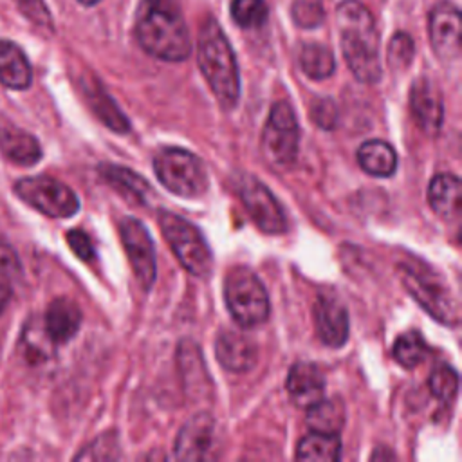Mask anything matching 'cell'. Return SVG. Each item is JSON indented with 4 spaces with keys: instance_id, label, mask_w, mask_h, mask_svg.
Masks as SVG:
<instances>
[{
    "instance_id": "cell-40",
    "label": "cell",
    "mask_w": 462,
    "mask_h": 462,
    "mask_svg": "<svg viewBox=\"0 0 462 462\" xmlns=\"http://www.w3.org/2000/svg\"><path fill=\"white\" fill-rule=\"evenodd\" d=\"M11 300V287L5 283H0V314L5 310Z\"/></svg>"
},
{
    "instance_id": "cell-30",
    "label": "cell",
    "mask_w": 462,
    "mask_h": 462,
    "mask_svg": "<svg viewBox=\"0 0 462 462\" xmlns=\"http://www.w3.org/2000/svg\"><path fill=\"white\" fill-rule=\"evenodd\" d=\"M426 354H428V345H426L424 337L420 336V332H417V330L401 334L393 341V346H392L393 359L404 368L417 366L424 359Z\"/></svg>"
},
{
    "instance_id": "cell-17",
    "label": "cell",
    "mask_w": 462,
    "mask_h": 462,
    "mask_svg": "<svg viewBox=\"0 0 462 462\" xmlns=\"http://www.w3.org/2000/svg\"><path fill=\"white\" fill-rule=\"evenodd\" d=\"M285 386L292 404L305 410L321 401L325 393V379L319 368L305 361L291 366Z\"/></svg>"
},
{
    "instance_id": "cell-3",
    "label": "cell",
    "mask_w": 462,
    "mask_h": 462,
    "mask_svg": "<svg viewBox=\"0 0 462 462\" xmlns=\"http://www.w3.org/2000/svg\"><path fill=\"white\" fill-rule=\"evenodd\" d=\"M199 67L222 108H235L240 97V74L235 52L222 27L209 18L199 32Z\"/></svg>"
},
{
    "instance_id": "cell-36",
    "label": "cell",
    "mask_w": 462,
    "mask_h": 462,
    "mask_svg": "<svg viewBox=\"0 0 462 462\" xmlns=\"http://www.w3.org/2000/svg\"><path fill=\"white\" fill-rule=\"evenodd\" d=\"M13 2L20 9V13H23V16L31 20L34 25L52 31V14L47 9V4L43 0H13Z\"/></svg>"
},
{
    "instance_id": "cell-34",
    "label": "cell",
    "mask_w": 462,
    "mask_h": 462,
    "mask_svg": "<svg viewBox=\"0 0 462 462\" xmlns=\"http://www.w3.org/2000/svg\"><path fill=\"white\" fill-rule=\"evenodd\" d=\"M22 274V263L14 247L0 236V283L11 285Z\"/></svg>"
},
{
    "instance_id": "cell-28",
    "label": "cell",
    "mask_w": 462,
    "mask_h": 462,
    "mask_svg": "<svg viewBox=\"0 0 462 462\" xmlns=\"http://www.w3.org/2000/svg\"><path fill=\"white\" fill-rule=\"evenodd\" d=\"M177 359H179V366H180L186 388L189 392L200 393L204 390V383H208V372L197 345L193 341H182L179 345Z\"/></svg>"
},
{
    "instance_id": "cell-8",
    "label": "cell",
    "mask_w": 462,
    "mask_h": 462,
    "mask_svg": "<svg viewBox=\"0 0 462 462\" xmlns=\"http://www.w3.org/2000/svg\"><path fill=\"white\" fill-rule=\"evenodd\" d=\"M300 126L296 114L287 101L273 105L262 132V150L276 168H289L298 155Z\"/></svg>"
},
{
    "instance_id": "cell-33",
    "label": "cell",
    "mask_w": 462,
    "mask_h": 462,
    "mask_svg": "<svg viewBox=\"0 0 462 462\" xmlns=\"http://www.w3.org/2000/svg\"><path fill=\"white\" fill-rule=\"evenodd\" d=\"M415 54L413 40L408 32H395L388 43V63L395 70L406 69Z\"/></svg>"
},
{
    "instance_id": "cell-15",
    "label": "cell",
    "mask_w": 462,
    "mask_h": 462,
    "mask_svg": "<svg viewBox=\"0 0 462 462\" xmlns=\"http://www.w3.org/2000/svg\"><path fill=\"white\" fill-rule=\"evenodd\" d=\"M410 110L422 132L435 135L444 119V103L440 90L428 78L413 81L410 90Z\"/></svg>"
},
{
    "instance_id": "cell-19",
    "label": "cell",
    "mask_w": 462,
    "mask_h": 462,
    "mask_svg": "<svg viewBox=\"0 0 462 462\" xmlns=\"http://www.w3.org/2000/svg\"><path fill=\"white\" fill-rule=\"evenodd\" d=\"M32 81V69L25 52L9 40H0V83L11 90H25Z\"/></svg>"
},
{
    "instance_id": "cell-37",
    "label": "cell",
    "mask_w": 462,
    "mask_h": 462,
    "mask_svg": "<svg viewBox=\"0 0 462 462\" xmlns=\"http://www.w3.org/2000/svg\"><path fill=\"white\" fill-rule=\"evenodd\" d=\"M337 106L328 97H319L310 105V119L316 126L323 130H332L337 123Z\"/></svg>"
},
{
    "instance_id": "cell-5",
    "label": "cell",
    "mask_w": 462,
    "mask_h": 462,
    "mask_svg": "<svg viewBox=\"0 0 462 462\" xmlns=\"http://www.w3.org/2000/svg\"><path fill=\"white\" fill-rule=\"evenodd\" d=\"M159 226L184 269L197 278H208L213 271V254L199 227L166 209L159 211Z\"/></svg>"
},
{
    "instance_id": "cell-7",
    "label": "cell",
    "mask_w": 462,
    "mask_h": 462,
    "mask_svg": "<svg viewBox=\"0 0 462 462\" xmlns=\"http://www.w3.org/2000/svg\"><path fill=\"white\" fill-rule=\"evenodd\" d=\"M224 300L233 319L245 327H258L269 316V298L262 282L245 267H235L224 280Z\"/></svg>"
},
{
    "instance_id": "cell-1",
    "label": "cell",
    "mask_w": 462,
    "mask_h": 462,
    "mask_svg": "<svg viewBox=\"0 0 462 462\" xmlns=\"http://www.w3.org/2000/svg\"><path fill=\"white\" fill-rule=\"evenodd\" d=\"M135 38L150 56L164 61H182L191 52L189 31L175 0H141Z\"/></svg>"
},
{
    "instance_id": "cell-10",
    "label": "cell",
    "mask_w": 462,
    "mask_h": 462,
    "mask_svg": "<svg viewBox=\"0 0 462 462\" xmlns=\"http://www.w3.org/2000/svg\"><path fill=\"white\" fill-rule=\"evenodd\" d=\"M240 200L251 220L267 235H280L287 229L283 208L269 188L253 175H242L238 180Z\"/></svg>"
},
{
    "instance_id": "cell-22",
    "label": "cell",
    "mask_w": 462,
    "mask_h": 462,
    "mask_svg": "<svg viewBox=\"0 0 462 462\" xmlns=\"http://www.w3.org/2000/svg\"><path fill=\"white\" fill-rule=\"evenodd\" d=\"M56 343L51 339L43 327V319L34 316L31 318L20 336V352L25 363L38 366L45 365L54 357Z\"/></svg>"
},
{
    "instance_id": "cell-11",
    "label": "cell",
    "mask_w": 462,
    "mask_h": 462,
    "mask_svg": "<svg viewBox=\"0 0 462 462\" xmlns=\"http://www.w3.org/2000/svg\"><path fill=\"white\" fill-rule=\"evenodd\" d=\"M121 242L128 254L132 271L139 285L148 291L155 282V249L146 227L132 217H125L119 224Z\"/></svg>"
},
{
    "instance_id": "cell-12",
    "label": "cell",
    "mask_w": 462,
    "mask_h": 462,
    "mask_svg": "<svg viewBox=\"0 0 462 462\" xmlns=\"http://www.w3.org/2000/svg\"><path fill=\"white\" fill-rule=\"evenodd\" d=\"M430 42L440 60H455L460 52V11L453 2H439L428 22Z\"/></svg>"
},
{
    "instance_id": "cell-23",
    "label": "cell",
    "mask_w": 462,
    "mask_h": 462,
    "mask_svg": "<svg viewBox=\"0 0 462 462\" xmlns=\"http://www.w3.org/2000/svg\"><path fill=\"white\" fill-rule=\"evenodd\" d=\"M83 92L85 97L92 108V112L112 130V132H119L125 134L130 128L128 119L125 117V114L117 108V105L114 103V99L105 92V88L94 81V79H85L83 81Z\"/></svg>"
},
{
    "instance_id": "cell-4",
    "label": "cell",
    "mask_w": 462,
    "mask_h": 462,
    "mask_svg": "<svg viewBox=\"0 0 462 462\" xmlns=\"http://www.w3.org/2000/svg\"><path fill=\"white\" fill-rule=\"evenodd\" d=\"M397 273L406 291L437 321L455 325L460 318L458 300L446 280L420 260H401Z\"/></svg>"
},
{
    "instance_id": "cell-35",
    "label": "cell",
    "mask_w": 462,
    "mask_h": 462,
    "mask_svg": "<svg viewBox=\"0 0 462 462\" xmlns=\"http://www.w3.org/2000/svg\"><path fill=\"white\" fill-rule=\"evenodd\" d=\"M323 5L319 0H296L292 4V18L300 27L310 29L323 22Z\"/></svg>"
},
{
    "instance_id": "cell-39",
    "label": "cell",
    "mask_w": 462,
    "mask_h": 462,
    "mask_svg": "<svg viewBox=\"0 0 462 462\" xmlns=\"http://www.w3.org/2000/svg\"><path fill=\"white\" fill-rule=\"evenodd\" d=\"M106 448H117V437L108 433V435H103L99 437L94 444H90L88 448H85L81 453L76 455L78 460H83V458H88V460H105V458H112L110 453H106L105 449Z\"/></svg>"
},
{
    "instance_id": "cell-14",
    "label": "cell",
    "mask_w": 462,
    "mask_h": 462,
    "mask_svg": "<svg viewBox=\"0 0 462 462\" xmlns=\"http://www.w3.org/2000/svg\"><path fill=\"white\" fill-rule=\"evenodd\" d=\"M217 435L215 420L209 413L193 415L179 431L175 440V458L200 460L208 458L213 451Z\"/></svg>"
},
{
    "instance_id": "cell-25",
    "label": "cell",
    "mask_w": 462,
    "mask_h": 462,
    "mask_svg": "<svg viewBox=\"0 0 462 462\" xmlns=\"http://www.w3.org/2000/svg\"><path fill=\"white\" fill-rule=\"evenodd\" d=\"M99 175L126 199H130L137 204L148 202L150 186L135 171L123 168V166H116V164H103V166H99Z\"/></svg>"
},
{
    "instance_id": "cell-42",
    "label": "cell",
    "mask_w": 462,
    "mask_h": 462,
    "mask_svg": "<svg viewBox=\"0 0 462 462\" xmlns=\"http://www.w3.org/2000/svg\"><path fill=\"white\" fill-rule=\"evenodd\" d=\"M0 352H2V341H0Z\"/></svg>"
},
{
    "instance_id": "cell-13",
    "label": "cell",
    "mask_w": 462,
    "mask_h": 462,
    "mask_svg": "<svg viewBox=\"0 0 462 462\" xmlns=\"http://www.w3.org/2000/svg\"><path fill=\"white\" fill-rule=\"evenodd\" d=\"M318 337L328 346H343L348 339V312L345 303L330 291H321L314 303Z\"/></svg>"
},
{
    "instance_id": "cell-24",
    "label": "cell",
    "mask_w": 462,
    "mask_h": 462,
    "mask_svg": "<svg viewBox=\"0 0 462 462\" xmlns=\"http://www.w3.org/2000/svg\"><path fill=\"white\" fill-rule=\"evenodd\" d=\"M357 162L374 177H390L397 168V155L386 141L370 139L359 146Z\"/></svg>"
},
{
    "instance_id": "cell-31",
    "label": "cell",
    "mask_w": 462,
    "mask_h": 462,
    "mask_svg": "<svg viewBox=\"0 0 462 462\" xmlns=\"http://www.w3.org/2000/svg\"><path fill=\"white\" fill-rule=\"evenodd\" d=\"M265 0H231V16L238 27L258 29L267 20Z\"/></svg>"
},
{
    "instance_id": "cell-9",
    "label": "cell",
    "mask_w": 462,
    "mask_h": 462,
    "mask_svg": "<svg viewBox=\"0 0 462 462\" xmlns=\"http://www.w3.org/2000/svg\"><path fill=\"white\" fill-rule=\"evenodd\" d=\"M14 195L31 208L52 218H69L79 209L76 193L67 184L47 175L16 180Z\"/></svg>"
},
{
    "instance_id": "cell-27",
    "label": "cell",
    "mask_w": 462,
    "mask_h": 462,
    "mask_svg": "<svg viewBox=\"0 0 462 462\" xmlns=\"http://www.w3.org/2000/svg\"><path fill=\"white\" fill-rule=\"evenodd\" d=\"M345 424V408L339 399H321L307 408V426L318 433H337Z\"/></svg>"
},
{
    "instance_id": "cell-38",
    "label": "cell",
    "mask_w": 462,
    "mask_h": 462,
    "mask_svg": "<svg viewBox=\"0 0 462 462\" xmlns=\"http://www.w3.org/2000/svg\"><path fill=\"white\" fill-rule=\"evenodd\" d=\"M67 242H69V247L72 249V253L83 260V262H90L96 258V251H94V245H92V240L90 236L81 231V229H70L67 233Z\"/></svg>"
},
{
    "instance_id": "cell-29",
    "label": "cell",
    "mask_w": 462,
    "mask_h": 462,
    "mask_svg": "<svg viewBox=\"0 0 462 462\" xmlns=\"http://www.w3.org/2000/svg\"><path fill=\"white\" fill-rule=\"evenodd\" d=\"M300 67L310 79H327L336 69L334 54L321 43H305L300 49Z\"/></svg>"
},
{
    "instance_id": "cell-2",
    "label": "cell",
    "mask_w": 462,
    "mask_h": 462,
    "mask_svg": "<svg viewBox=\"0 0 462 462\" xmlns=\"http://www.w3.org/2000/svg\"><path fill=\"white\" fill-rule=\"evenodd\" d=\"M336 20L343 58L356 79L363 83L379 81V34L368 7L359 0H343L337 5Z\"/></svg>"
},
{
    "instance_id": "cell-20",
    "label": "cell",
    "mask_w": 462,
    "mask_h": 462,
    "mask_svg": "<svg viewBox=\"0 0 462 462\" xmlns=\"http://www.w3.org/2000/svg\"><path fill=\"white\" fill-rule=\"evenodd\" d=\"M460 179L453 173H439L428 186V202L444 220H455L460 215Z\"/></svg>"
},
{
    "instance_id": "cell-18",
    "label": "cell",
    "mask_w": 462,
    "mask_h": 462,
    "mask_svg": "<svg viewBox=\"0 0 462 462\" xmlns=\"http://www.w3.org/2000/svg\"><path fill=\"white\" fill-rule=\"evenodd\" d=\"M42 319L51 339L56 345H61L76 336L81 325V310L72 300L56 298L49 303Z\"/></svg>"
},
{
    "instance_id": "cell-16",
    "label": "cell",
    "mask_w": 462,
    "mask_h": 462,
    "mask_svg": "<svg viewBox=\"0 0 462 462\" xmlns=\"http://www.w3.org/2000/svg\"><path fill=\"white\" fill-rule=\"evenodd\" d=\"M215 356L226 370L247 372L256 365L258 348L245 334L222 330L215 341Z\"/></svg>"
},
{
    "instance_id": "cell-6",
    "label": "cell",
    "mask_w": 462,
    "mask_h": 462,
    "mask_svg": "<svg viewBox=\"0 0 462 462\" xmlns=\"http://www.w3.org/2000/svg\"><path fill=\"white\" fill-rule=\"evenodd\" d=\"M159 182L184 199H197L208 189V173L202 161L182 148H162L153 159Z\"/></svg>"
},
{
    "instance_id": "cell-32",
    "label": "cell",
    "mask_w": 462,
    "mask_h": 462,
    "mask_svg": "<svg viewBox=\"0 0 462 462\" xmlns=\"http://www.w3.org/2000/svg\"><path fill=\"white\" fill-rule=\"evenodd\" d=\"M430 390H431L433 397H437L439 401L449 402L457 395V390H458L457 372L448 365H440L430 375Z\"/></svg>"
},
{
    "instance_id": "cell-21",
    "label": "cell",
    "mask_w": 462,
    "mask_h": 462,
    "mask_svg": "<svg viewBox=\"0 0 462 462\" xmlns=\"http://www.w3.org/2000/svg\"><path fill=\"white\" fill-rule=\"evenodd\" d=\"M0 152L7 161L18 166H32L42 157L38 139L11 125L0 126Z\"/></svg>"
},
{
    "instance_id": "cell-26",
    "label": "cell",
    "mask_w": 462,
    "mask_h": 462,
    "mask_svg": "<svg viewBox=\"0 0 462 462\" xmlns=\"http://www.w3.org/2000/svg\"><path fill=\"white\" fill-rule=\"evenodd\" d=\"M341 457V440L337 433L312 431L303 437L296 448L298 460H323L334 462Z\"/></svg>"
},
{
    "instance_id": "cell-41",
    "label": "cell",
    "mask_w": 462,
    "mask_h": 462,
    "mask_svg": "<svg viewBox=\"0 0 462 462\" xmlns=\"http://www.w3.org/2000/svg\"><path fill=\"white\" fill-rule=\"evenodd\" d=\"M78 2H81L83 5H94V4H97L99 0H78Z\"/></svg>"
}]
</instances>
